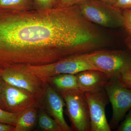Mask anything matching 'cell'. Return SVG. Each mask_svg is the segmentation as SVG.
Segmentation results:
<instances>
[{"instance_id": "obj_14", "label": "cell", "mask_w": 131, "mask_h": 131, "mask_svg": "<svg viewBox=\"0 0 131 131\" xmlns=\"http://www.w3.org/2000/svg\"><path fill=\"white\" fill-rule=\"evenodd\" d=\"M38 125L40 130L44 131H62L53 118L44 111L40 112L38 117Z\"/></svg>"}, {"instance_id": "obj_1", "label": "cell", "mask_w": 131, "mask_h": 131, "mask_svg": "<svg viewBox=\"0 0 131 131\" xmlns=\"http://www.w3.org/2000/svg\"><path fill=\"white\" fill-rule=\"evenodd\" d=\"M98 37L78 6L43 10L0 8V72L44 65L91 50Z\"/></svg>"}, {"instance_id": "obj_23", "label": "cell", "mask_w": 131, "mask_h": 131, "mask_svg": "<svg viewBox=\"0 0 131 131\" xmlns=\"http://www.w3.org/2000/svg\"><path fill=\"white\" fill-rule=\"evenodd\" d=\"M14 128L13 125L0 123V131H13Z\"/></svg>"}, {"instance_id": "obj_21", "label": "cell", "mask_w": 131, "mask_h": 131, "mask_svg": "<svg viewBox=\"0 0 131 131\" xmlns=\"http://www.w3.org/2000/svg\"><path fill=\"white\" fill-rule=\"evenodd\" d=\"M113 6L121 10L131 9V0H116Z\"/></svg>"}, {"instance_id": "obj_25", "label": "cell", "mask_w": 131, "mask_h": 131, "mask_svg": "<svg viewBox=\"0 0 131 131\" xmlns=\"http://www.w3.org/2000/svg\"><path fill=\"white\" fill-rule=\"evenodd\" d=\"M3 80L0 77V108H2V92Z\"/></svg>"}, {"instance_id": "obj_9", "label": "cell", "mask_w": 131, "mask_h": 131, "mask_svg": "<svg viewBox=\"0 0 131 131\" xmlns=\"http://www.w3.org/2000/svg\"><path fill=\"white\" fill-rule=\"evenodd\" d=\"M89 107L90 131H111L105 114L109 102L105 90L94 93H85Z\"/></svg>"}, {"instance_id": "obj_8", "label": "cell", "mask_w": 131, "mask_h": 131, "mask_svg": "<svg viewBox=\"0 0 131 131\" xmlns=\"http://www.w3.org/2000/svg\"><path fill=\"white\" fill-rule=\"evenodd\" d=\"M40 98L24 90L12 86L3 81L2 109L10 113H19L38 105Z\"/></svg>"}, {"instance_id": "obj_4", "label": "cell", "mask_w": 131, "mask_h": 131, "mask_svg": "<svg viewBox=\"0 0 131 131\" xmlns=\"http://www.w3.org/2000/svg\"><path fill=\"white\" fill-rule=\"evenodd\" d=\"M86 19L108 28L122 26V11L98 0H88L78 5Z\"/></svg>"}, {"instance_id": "obj_18", "label": "cell", "mask_w": 131, "mask_h": 131, "mask_svg": "<svg viewBox=\"0 0 131 131\" xmlns=\"http://www.w3.org/2000/svg\"><path fill=\"white\" fill-rule=\"evenodd\" d=\"M56 0H33L34 5L39 10L51 9L54 7Z\"/></svg>"}, {"instance_id": "obj_19", "label": "cell", "mask_w": 131, "mask_h": 131, "mask_svg": "<svg viewBox=\"0 0 131 131\" xmlns=\"http://www.w3.org/2000/svg\"><path fill=\"white\" fill-rule=\"evenodd\" d=\"M117 128V131H131V108Z\"/></svg>"}, {"instance_id": "obj_22", "label": "cell", "mask_w": 131, "mask_h": 131, "mask_svg": "<svg viewBox=\"0 0 131 131\" xmlns=\"http://www.w3.org/2000/svg\"><path fill=\"white\" fill-rule=\"evenodd\" d=\"M118 79L125 86L131 89V70L122 75Z\"/></svg>"}, {"instance_id": "obj_10", "label": "cell", "mask_w": 131, "mask_h": 131, "mask_svg": "<svg viewBox=\"0 0 131 131\" xmlns=\"http://www.w3.org/2000/svg\"><path fill=\"white\" fill-rule=\"evenodd\" d=\"M45 101L50 114L60 127L62 131H71L73 129L67 124L64 116L66 106L63 98L50 86L45 90Z\"/></svg>"}, {"instance_id": "obj_3", "label": "cell", "mask_w": 131, "mask_h": 131, "mask_svg": "<svg viewBox=\"0 0 131 131\" xmlns=\"http://www.w3.org/2000/svg\"><path fill=\"white\" fill-rule=\"evenodd\" d=\"M26 67L44 85L51 78L57 75L76 74L87 70H96L84 57V54L71 56L44 65H26Z\"/></svg>"}, {"instance_id": "obj_7", "label": "cell", "mask_w": 131, "mask_h": 131, "mask_svg": "<svg viewBox=\"0 0 131 131\" xmlns=\"http://www.w3.org/2000/svg\"><path fill=\"white\" fill-rule=\"evenodd\" d=\"M0 77L12 86L24 90L40 98L45 85L27 69L26 65L13 66L0 72Z\"/></svg>"}, {"instance_id": "obj_24", "label": "cell", "mask_w": 131, "mask_h": 131, "mask_svg": "<svg viewBox=\"0 0 131 131\" xmlns=\"http://www.w3.org/2000/svg\"><path fill=\"white\" fill-rule=\"evenodd\" d=\"M125 43L131 52V36L129 35L126 38Z\"/></svg>"}, {"instance_id": "obj_5", "label": "cell", "mask_w": 131, "mask_h": 131, "mask_svg": "<svg viewBox=\"0 0 131 131\" xmlns=\"http://www.w3.org/2000/svg\"><path fill=\"white\" fill-rule=\"evenodd\" d=\"M60 94L65 102L66 113L70 120L73 130L90 131L89 107L85 93L77 89L63 91Z\"/></svg>"}, {"instance_id": "obj_26", "label": "cell", "mask_w": 131, "mask_h": 131, "mask_svg": "<svg viewBox=\"0 0 131 131\" xmlns=\"http://www.w3.org/2000/svg\"><path fill=\"white\" fill-rule=\"evenodd\" d=\"M111 5H114L116 0H98Z\"/></svg>"}, {"instance_id": "obj_2", "label": "cell", "mask_w": 131, "mask_h": 131, "mask_svg": "<svg viewBox=\"0 0 131 131\" xmlns=\"http://www.w3.org/2000/svg\"><path fill=\"white\" fill-rule=\"evenodd\" d=\"M84 55L96 69L109 78L119 79L131 70V52L129 50H95Z\"/></svg>"}, {"instance_id": "obj_17", "label": "cell", "mask_w": 131, "mask_h": 131, "mask_svg": "<svg viewBox=\"0 0 131 131\" xmlns=\"http://www.w3.org/2000/svg\"><path fill=\"white\" fill-rule=\"evenodd\" d=\"M122 26L131 36V9H126L122 11Z\"/></svg>"}, {"instance_id": "obj_13", "label": "cell", "mask_w": 131, "mask_h": 131, "mask_svg": "<svg viewBox=\"0 0 131 131\" xmlns=\"http://www.w3.org/2000/svg\"><path fill=\"white\" fill-rule=\"evenodd\" d=\"M50 81L60 93L71 90L78 89L75 74H60L51 78Z\"/></svg>"}, {"instance_id": "obj_12", "label": "cell", "mask_w": 131, "mask_h": 131, "mask_svg": "<svg viewBox=\"0 0 131 131\" xmlns=\"http://www.w3.org/2000/svg\"><path fill=\"white\" fill-rule=\"evenodd\" d=\"M35 107L28 108L19 113L13 131H29L34 129L37 121Z\"/></svg>"}, {"instance_id": "obj_11", "label": "cell", "mask_w": 131, "mask_h": 131, "mask_svg": "<svg viewBox=\"0 0 131 131\" xmlns=\"http://www.w3.org/2000/svg\"><path fill=\"white\" fill-rule=\"evenodd\" d=\"M78 89L85 93H94L104 89L105 83L110 79L100 71L87 70L75 74Z\"/></svg>"}, {"instance_id": "obj_20", "label": "cell", "mask_w": 131, "mask_h": 131, "mask_svg": "<svg viewBox=\"0 0 131 131\" xmlns=\"http://www.w3.org/2000/svg\"><path fill=\"white\" fill-rule=\"evenodd\" d=\"M88 0H56L54 7H63L78 6Z\"/></svg>"}, {"instance_id": "obj_6", "label": "cell", "mask_w": 131, "mask_h": 131, "mask_svg": "<svg viewBox=\"0 0 131 131\" xmlns=\"http://www.w3.org/2000/svg\"><path fill=\"white\" fill-rule=\"evenodd\" d=\"M104 89L112 107V116L109 125L111 129H116L131 108V89L117 78L108 79Z\"/></svg>"}, {"instance_id": "obj_16", "label": "cell", "mask_w": 131, "mask_h": 131, "mask_svg": "<svg viewBox=\"0 0 131 131\" xmlns=\"http://www.w3.org/2000/svg\"><path fill=\"white\" fill-rule=\"evenodd\" d=\"M20 112H9L0 108V123L10 124L15 126Z\"/></svg>"}, {"instance_id": "obj_15", "label": "cell", "mask_w": 131, "mask_h": 131, "mask_svg": "<svg viewBox=\"0 0 131 131\" xmlns=\"http://www.w3.org/2000/svg\"><path fill=\"white\" fill-rule=\"evenodd\" d=\"M33 0H0V8L21 10L29 9Z\"/></svg>"}]
</instances>
